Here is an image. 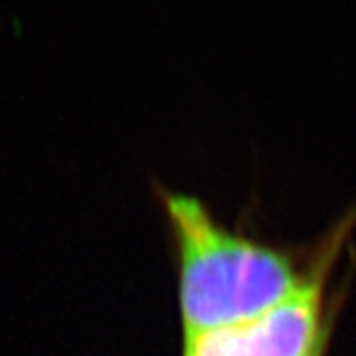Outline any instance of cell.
<instances>
[{"label":"cell","mask_w":356,"mask_h":356,"mask_svg":"<svg viewBox=\"0 0 356 356\" xmlns=\"http://www.w3.org/2000/svg\"><path fill=\"white\" fill-rule=\"evenodd\" d=\"M165 206L177 242L184 334L255 317L309 273L289 252L220 224L192 194L168 192Z\"/></svg>","instance_id":"cell-1"},{"label":"cell","mask_w":356,"mask_h":356,"mask_svg":"<svg viewBox=\"0 0 356 356\" xmlns=\"http://www.w3.org/2000/svg\"><path fill=\"white\" fill-rule=\"evenodd\" d=\"M327 344H329V337L323 339V341H321V343H318L307 356H325V353H327Z\"/></svg>","instance_id":"cell-3"},{"label":"cell","mask_w":356,"mask_h":356,"mask_svg":"<svg viewBox=\"0 0 356 356\" xmlns=\"http://www.w3.org/2000/svg\"><path fill=\"white\" fill-rule=\"evenodd\" d=\"M344 224L321 254L318 266L277 305L255 317L184 334L182 356H307L329 337L325 283Z\"/></svg>","instance_id":"cell-2"}]
</instances>
